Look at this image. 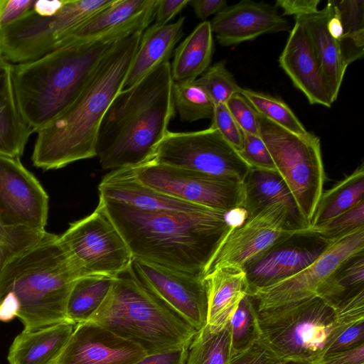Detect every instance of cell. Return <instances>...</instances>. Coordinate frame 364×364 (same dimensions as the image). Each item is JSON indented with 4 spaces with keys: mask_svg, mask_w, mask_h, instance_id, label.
<instances>
[{
    "mask_svg": "<svg viewBox=\"0 0 364 364\" xmlns=\"http://www.w3.org/2000/svg\"><path fill=\"white\" fill-rule=\"evenodd\" d=\"M146 355L136 343L88 321L75 325L55 364H134Z\"/></svg>",
    "mask_w": 364,
    "mask_h": 364,
    "instance_id": "cell-18",
    "label": "cell"
},
{
    "mask_svg": "<svg viewBox=\"0 0 364 364\" xmlns=\"http://www.w3.org/2000/svg\"><path fill=\"white\" fill-rule=\"evenodd\" d=\"M184 21L182 16L172 23H154L144 31L123 89L134 85L156 66L169 60L175 46L183 36Z\"/></svg>",
    "mask_w": 364,
    "mask_h": 364,
    "instance_id": "cell-26",
    "label": "cell"
},
{
    "mask_svg": "<svg viewBox=\"0 0 364 364\" xmlns=\"http://www.w3.org/2000/svg\"><path fill=\"white\" fill-rule=\"evenodd\" d=\"M58 241L80 277H117L131 267L134 259L100 200L90 215L70 223Z\"/></svg>",
    "mask_w": 364,
    "mask_h": 364,
    "instance_id": "cell-10",
    "label": "cell"
},
{
    "mask_svg": "<svg viewBox=\"0 0 364 364\" xmlns=\"http://www.w3.org/2000/svg\"><path fill=\"white\" fill-rule=\"evenodd\" d=\"M214 50L210 21H204L175 49L171 64L174 82L194 81L209 67Z\"/></svg>",
    "mask_w": 364,
    "mask_h": 364,
    "instance_id": "cell-29",
    "label": "cell"
},
{
    "mask_svg": "<svg viewBox=\"0 0 364 364\" xmlns=\"http://www.w3.org/2000/svg\"><path fill=\"white\" fill-rule=\"evenodd\" d=\"M158 0H114L65 36L55 49L124 31H144L155 18Z\"/></svg>",
    "mask_w": 364,
    "mask_h": 364,
    "instance_id": "cell-20",
    "label": "cell"
},
{
    "mask_svg": "<svg viewBox=\"0 0 364 364\" xmlns=\"http://www.w3.org/2000/svg\"><path fill=\"white\" fill-rule=\"evenodd\" d=\"M11 67L12 64L0 59V155L20 158L34 132L20 111Z\"/></svg>",
    "mask_w": 364,
    "mask_h": 364,
    "instance_id": "cell-28",
    "label": "cell"
},
{
    "mask_svg": "<svg viewBox=\"0 0 364 364\" xmlns=\"http://www.w3.org/2000/svg\"><path fill=\"white\" fill-rule=\"evenodd\" d=\"M364 291V252L341 265L317 290L321 298L335 310Z\"/></svg>",
    "mask_w": 364,
    "mask_h": 364,
    "instance_id": "cell-32",
    "label": "cell"
},
{
    "mask_svg": "<svg viewBox=\"0 0 364 364\" xmlns=\"http://www.w3.org/2000/svg\"><path fill=\"white\" fill-rule=\"evenodd\" d=\"M190 0H158L156 13L155 24L163 26L176 16L188 4Z\"/></svg>",
    "mask_w": 364,
    "mask_h": 364,
    "instance_id": "cell-50",
    "label": "cell"
},
{
    "mask_svg": "<svg viewBox=\"0 0 364 364\" xmlns=\"http://www.w3.org/2000/svg\"><path fill=\"white\" fill-rule=\"evenodd\" d=\"M65 0L36 1L33 11L41 16H50L56 14L64 5Z\"/></svg>",
    "mask_w": 364,
    "mask_h": 364,
    "instance_id": "cell-53",
    "label": "cell"
},
{
    "mask_svg": "<svg viewBox=\"0 0 364 364\" xmlns=\"http://www.w3.org/2000/svg\"><path fill=\"white\" fill-rule=\"evenodd\" d=\"M133 168L139 181L171 197L224 213L242 207L243 183L154 163Z\"/></svg>",
    "mask_w": 364,
    "mask_h": 364,
    "instance_id": "cell-12",
    "label": "cell"
},
{
    "mask_svg": "<svg viewBox=\"0 0 364 364\" xmlns=\"http://www.w3.org/2000/svg\"><path fill=\"white\" fill-rule=\"evenodd\" d=\"M213 33L223 46L252 41L266 33L290 30L289 22L272 4L242 0L227 6L210 21Z\"/></svg>",
    "mask_w": 364,
    "mask_h": 364,
    "instance_id": "cell-19",
    "label": "cell"
},
{
    "mask_svg": "<svg viewBox=\"0 0 364 364\" xmlns=\"http://www.w3.org/2000/svg\"><path fill=\"white\" fill-rule=\"evenodd\" d=\"M143 33L139 31L119 40L100 61L75 100L37 132L31 156L35 166L56 169L97 156L100 123L123 89Z\"/></svg>",
    "mask_w": 364,
    "mask_h": 364,
    "instance_id": "cell-2",
    "label": "cell"
},
{
    "mask_svg": "<svg viewBox=\"0 0 364 364\" xmlns=\"http://www.w3.org/2000/svg\"><path fill=\"white\" fill-rule=\"evenodd\" d=\"M331 10V4L328 1L321 10L294 18L300 22L307 33L334 102L347 67L343 60L338 41L330 35L326 28Z\"/></svg>",
    "mask_w": 364,
    "mask_h": 364,
    "instance_id": "cell-25",
    "label": "cell"
},
{
    "mask_svg": "<svg viewBox=\"0 0 364 364\" xmlns=\"http://www.w3.org/2000/svg\"><path fill=\"white\" fill-rule=\"evenodd\" d=\"M210 127L216 129L223 137L238 152L243 146V132L233 119L226 104L215 105Z\"/></svg>",
    "mask_w": 364,
    "mask_h": 364,
    "instance_id": "cell-42",
    "label": "cell"
},
{
    "mask_svg": "<svg viewBox=\"0 0 364 364\" xmlns=\"http://www.w3.org/2000/svg\"><path fill=\"white\" fill-rule=\"evenodd\" d=\"M90 321L136 343L146 354L188 346L198 331L146 287L131 267L115 277L108 295Z\"/></svg>",
    "mask_w": 364,
    "mask_h": 364,
    "instance_id": "cell-6",
    "label": "cell"
},
{
    "mask_svg": "<svg viewBox=\"0 0 364 364\" xmlns=\"http://www.w3.org/2000/svg\"><path fill=\"white\" fill-rule=\"evenodd\" d=\"M100 196L122 202L143 210L191 213L209 209L162 193L139 181L134 168L115 169L98 186Z\"/></svg>",
    "mask_w": 364,
    "mask_h": 364,
    "instance_id": "cell-22",
    "label": "cell"
},
{
    "mask_svg": "<svg viewBox=\"0 0 364 364\" xmlns=\"http://www.w3.org/2000/svg\"><path fill=\"white\" fill-rule=\"evenodd\" d=\"M35 0H0V31L33 10Z\"/></svg>",
    "mask_w": 364,
    "mask_h": 364,
    "instance_id": "cell-46",
    "label": "cell"
},
{
    "mask_svg": "<svg viewBox=\"0 0 364 364\" xmlns=\"http://www.w3.org/2000/svg\"><path fill=\"white\" fill-rule=\"evenodd\" d=\"M341 20L343 35L338 42L343 60L348 68L364 54V1L331 0Z\"/></svg>",
    "mask_w": 364,
    "mask_h": 364,
    "instance_id": "cell-33",
    "label": "cell"
},
{
    "mask_svg": "<svg viewBox=\"0 0 364 364\" xmlns=\"http://www.w3.org/2000/svg\"><path fill=\"white\" fill-rule=\"evenodd\" d=\"M320 0H277L274 6L283 10V15L294 17L316 13Z\"/></svg>",
    "mask_w": 364,
    "mask_h": 364,
    "instance_id": "cell-49",
    "label": "cell"
},
{
    "mask_svg": "<svg viewBox=\"0 0 364 364\" xmlns=\"http://www.w3.org/2000/svg\"><path fill=\"white\" fill-rule=\"evenodd\" d=\"M364 227V201L316 229H309L328 243Z\"/></svg>",
    "mask_w": 364,
    "mask_h": 364,
    "instance_id": "cell-40",
    "label": "cell"
},
{
    "mask_svg": "<svg viewBox=\"0 0 364 364\" xmlns=\"http://www.w3.org/2000/svg\"><path fill=\"white\" fill-rule=\"evenodd\" d=\"M146 163L168 165L240 183L251 168L211 127L190 132L168 131Z\"/></svg>",
    "mask_w": 364,
    "mask_h": 364,
    "instance_id": "cell-11",
    "label": "cell"
},
{
    "mask_svg": "<svg viewBox=\"0 0 364 364\" xmlns=\"http://www.w3.org/2000/svg\"><path fill=\"white\" fill-rule=\"evenodd\" d=\"M80 278L58 241L49 233L11 259L0 272V301L9 292L19 303L17 317L23 331L65 321L68 297Z\"/></svg>",
    "mask_w": 364,
    "mask_h": 364,
    "instance_id": "cell-5",
    "label": "cell"
},
{
    "mask_svg": "<svg viewBox=\"0 0 364 364\" xmlns=\"http://www.w3.org/2000/svg\"><path fill=\"white\" fill-rule=\"evenodd\" d=\"M231 357L260 340L257 309L252 297L246 294L229 321Z\"/></svg>",
    "mask_w": 364,
    "mask_h": 364,
    "instance_id": "cell-35",
    "label": "cell"
},
{
    "mask_svg": "<svg viewBox=\"0 0 364 364\" xmlns=\"http://www.w3.org/2000/svg\"><path fill=\"white\" fill-rule=\"evenodd\" d=\"M188 346L163 353L146 354L134 364H186Z\"/></svg>",
    "mask_w": 364,
    "mask_h": 364,
    "instance_id": "cell-47",
    "label": "cell"
},
{
    "mask_svg": "<svg viewBox=\"0 0 364 364\" xmlns=\"http://www.w3.org/2000/svg\"><path fill=\"white\" fill-rule=\"evenodd\" d=\"M19 311V303L15 295L7 293L0 301V321H10L17 317Z\"/></svg>",
    "mask_w": 364,
    "mask_h": 364,
    "instance_id": "cell-52",
    "label": "cell"
},
{
    "mask_svg": "<svg viewBox=\"0 0 364 364\" xmlns=\"http://www.w3.org/2000/svg\"><path fill=\"white\" fill-rule=\"evenodd\" d=\"M364 166L362 163L349 176L321 194L310 222L318 228L364 201Z\"/></svg>",
    "mask_w": 364,
    "mask_h": 364,
    "instance_id": "cell-30",
    "label": "cell"
},
{
    "mask_svg": "<svg viewBox=\"0 0 364 364\" xmlns=\"http://www.w3.org/2000/svg\"><path fill=\"white\" fill-rule=\"evenodd\" d=\"M225 104L243 132L259 135L257 112L246 97L240 93H236Z\"/></svg>",
    "mask_w": 364,
    "mask_h": 364,
    "instance_id": "cell-43",
    "label": "cell"
},
{
    "mask_svg": "<svg viewBox=\"0 0 364 364\" xmlns=\"http://www.w3.org/2000/svg\"><path fill=\"white\" fill-rule=\"evenodd\" d=\"M135 32L114 33L58 48L34 60L12 64L17 102L33 132L60 115L78 97L115 43Z\"/></svg>",
    "mask_w": 364,
    "mask_h": 364,
    "instance_id": "cell-4",
    "label": "cell"
},
{
    "mask_svg": "<svg viewBox=\"0 0 364 364\" xmlns=\"http://www.w3.org/2000/svg\"><path fill=\"white\" fill-rule=\"evenodd\" d=\"M362 343H364V319L355 321L343 329L328 346L323 356L350 350Z\"/></svg>",
    "mask_w": 364,
    "mask_h": 364,
    "instance_id": "cell-44",
    "label": "cell"
},
{
    "mask_svg": "<svg viewBox=\"0 0 364 364\" xmlns=\"http://www.w3.org/2000/svg\"><path fill=\"white\" fill-rule=\"evenodd\" d=\"M48 196L19 158L0 155V219L36 231H46Z\"/></svg>",
    "mask_w": 364,
    "mask_h": 364,
    "instance_id": "cell-16",
    "label": "cell"
},
{
    "mask_svg": "<svg viewBox=\"0 0 364 364\" xmlns=\"http://www.w3.org/2000/svg\"><path fill=\"white\" fill-rule=\"evenodd\" d=\"M240 93L247 99L257 113L272 122L299 135L309 133L281 99L247 88H241Z\"/></svg>",
    "mask_w": 364,
    "mask_h": 364,
    "instance_id": "cell-37",
    "label": "cell"
},
{
    "mask_svg": "<svg viewBox=\"0 0 364 364\" xmlns=\"http://www.w3.org/2000/svg\"><path fill=\"white\" fill-rule=\"evenodd\" d=\"M328 245L309 228L276 243L243 268L247 294L251 295L298 274L319 257Z\"/></svg>",
    "mask_w": 364,
    "mask_h": 364,
    "instance_id": "cell-15",
    "label": "cell"
},
{
    "mask_svg": "<svg viewBox=\"0 0 364 364\" xmlns=\"http://www.w3.org/2000/svg\"><path fill=\"white\" fill-rule=\"evenodd\" d=\"M259 135L309 226L323 193L325 171L320 139L293 133L257 113Z\"/></svg>",
    "mask_w": 364,
    "mask_h": 364,
    "instance_id": "cell-8",
    "label": "cell"
},
{
    "mask_svg": "<svg viewBox=\"0 0 364 364\" xmlns=\"http://www.w3.org/2000/svg\"><path fill=\"white\" fill-rule=\"evenodd\" d=\"M75 327L65 321L34 331L23 330L9 348V364H55Z\"/></svg>",
    "mask_w": 364,
    "mask_h": 364,
    "instance_id": "cell-24",
    "label": "cell"
},
{
    "mask_svg": "<svg viewBox=\"0 0 364 364\" xmlns=\"http://www.w3.org/2000/svg\"><path fill=\"white\" fill-rule=\"evenodd\" d=\"M238 154L251 168L276 170L272 156L259 135L243 132V146Z\"/></svg>",
    "mask_w": 364,
    "mask_h": 364,
    "instance_id": "cell-41",
    "label": "cell"
},
{
    "mask_svg": "<svg viewBox=\"0 0 364 364\" xmlns=\"http://www.w3.org/2000/svg\"><path fill=\"white\" fill-rule=\"evenodd\" d=\"M230 358L229 323L218 331H212L206 325L192 338L186 364H228Z\"/></svg>",
    "mask_w": 364,
    "mask_h": 364,
    "instance_id": "cell-34",
    "label": "cell"
},
{
    "mask_svg": "<svg viewBox=\"0 0 364 364\" xmlns=\"http://www.w3.org/2000/svg\"><path fill=\"white\" fill-rule=\"evenodd\" d=\"M279 63L311 105L331 107L333 102L309 38L296 19L279 55Z\"/></svg>",
    "mask_w": 364,
    "mask_h": 364,
    "instance_id": "cell-21",
    "label": "cell"
},
{
    "mask_svg": "<svg viewBox=\"0 0 364 364\" xmlns=\"http://www.w3.org/2000/svg\"><path fill=\"white\" fill-rule=\"evenodd\" d=\"M173 83L167 60L115 96L97 138V156L103 169L136 167L150 159L176 112Z\"/></svg>",
    "mask_w": 364,
    "mask_h": 364,
    "instance_id": "cell-3",
    "label": "cell"
},
{
    "mask_svg": "<svg viewBox=\"0 0 364 364\" xmlns=\"http://www.w3.org/2000/svg\"><path fill=\"white\" fill-rule=\"evenodd\" d=\"M363 252L364 227L329 243L319 257L298 274L251 294L256 309H266L316 296L318 289L341 265Z\"/></svg>",
    "mask_w": 364,
    "mask_h": 364,
    "instance_id": "cell-14",
    "label": "cell"
},
{
    "mask_svg": "<svg viewBox=\"0 0 364 364\" xmlns=\"http://www.w3.org/2000/svg\"><path fill=\"white\" fill-rule=\"evenodd\" d=\"M243 188L242 207L248 215H255L273 204L283 203L289 208L300 230L309 228L291 191L276 170L250 168L243 181Z\"/></svg>",
    "mask_w": 364,
    "mask_h": 364,
    "instance_id": "cell-27",
    "label": "cell"
},
{
    "mask_svg": "<svg viewBox=\"0 0 364 364\" xmlns=\"http://www.w3.org/2000/svg\"><path fill=\"white\" fill-rule=\"evenodd\" d=\"M133 257L203 277L205 267L230 228L226 213L143 210L100 196Z\"/></svg>",
    "mask_w": 364,
    "mask_h": 364,
    "instance_id": "cell-1",
    "label": "cell"
},
{
    "mask_svg": "<svg viewBox=\"0 0 364 364\" xmlns=\"http://www.w3.org/2000/svg\"><path fill=\"white\" fill-rule=\"evenodd\" d=\"M114 279L115 277L101 275L76 279L66 303V321L77 325L90 321L106 299Z\"/></svg>",
    "mask_w": 364,
    "mask_h": 364,
    "instance_id": "cell-31",
    "label": "cell"
},
{
    "mask_svg": "<svg viewBox=\"0 0 364 364\" xmlns=\"http://www.w3.org/2000/svg\"><path fill=\"white\" fill-rule=\"evenodd\" d=\"M301 230L283 203L273 204L248 215L242 225L230 228L225 233L209 260L203 277L220 267L243 269L272 245Z\"/></svg>",
    "mask_w": 364,
    "mask_h": 364,
    "instance_id": "cell-13",
    "label": "cell"
},
{
    "mask_svg": "<svg viewBox=\"0 0 364 364\" xmlns=\"http://www.w3.org/2000/svg\"><path fill=\"white\" fill-rule=\"evenodd\" d=\"M280 364H307L306 363L294 360H284Z\"/></svg>",
    "mask_w": 364,
    "mask_h": 364,
    "instance_id": "cell-54",
    "label": "cell"
},
{
    "mask_svg": "<svg viewBox=\"0 0 364 364\" xmlns=\"http://www.w3.org/2000/svg\"><path fill=\"white\" fill-rule=\"evenodd\" d=\"M49 235L9 225L0 219V272L11 259L38 244Z\"/></svg>",
    "mask_w": 364,
    "mask_h": 364,
    "instance_id": "cell-38",
    "label": "cell"
},
{
    "mask_svg": "<svg viewBox=\"0 0 364 364\" xmlns=\"http://www.w3.org/2000/svg\"><path fill=\"white\" fill-rule=\"evenodd\" d=\"M283 360L260 339L249 348L232 356L228 364H280Z\"/></svg>",
    "mask_w": 364,
    "mask_h": 364,
    "instance_id": "cell-45",
    "label": "cell"
},
{
    "mask_svg": "<svg viewBox=\"0 0 364 364\" xmlns=\"http://www.w3.org/2000/svg\"><path fill=\"white\" fill-rule=\"evenodd\" d=\"M260 339L282 360L312 364L352 323L318 296L257 310Z\"/></svg>",
    "mask_w": 364,
    "mask_h": 364,
    "instance_id": "cell-7",
    "label": "cell"
},
{
    "mask_svg": "<svg viewBox=\"0 0 364 364\" xmlns=\"http://www.w3.org/2000/svg\"><path fill=\"white\" fill-rule=\"evenodd\" d=\"M114 0H65L54 15L33 9L0 31V59L11 64L36 60L52 52L69 33Z\"/></svg>",
    "mask_w": 364,
    "mask_h": 364,
    "instance_id": "cell-9",
    "label": "cell"
},
{
    "mask_svg": "<svg viewBox=\"0 0 364 364\" xmlns=\"http://www.w3.org/2000/svg\"><path fill=\"white\" fill-rule=\"evenodd\" d=\"M189 4L197 18L203 21L209 16L217 14L227 6L225 0H191Z\"/></svg>",
    "mask_w": 364,
    "mask_h": 364,
    "instance_id": "cell-51",
    "label": "cell"
},
{
    "mask_svg": "<svg viewBox=\"0 0 364 364\" xmlns=\"http://www.w3.org/2000/svg\"><path fill=\"white\" fill-rule=\"evenodd\" d=\"M195 82L208 94L215 105L226 103L240 87L234 75L227 69L222 60L210 66Z\"/></svg>",
    "mask_w": 364,
    "mask_h": 364,
    "instance_id": "cell-39",
    "label": "cell"
},
{
    "mask_svg": "<svg viewBox=\"0 0 364 364\" xmlns=\"http://www.w3.org/2000/svg\"><path fill=\"white\" fill-rule=\"evenodd\" d=\"M131 269L197 331L207 325L208 296L203 277L137 258L133 259Z\"/></svg>",
    "mask_w": 364,
    "mask_h": 364,
    "instance_id": "cell-17",
    "label": "cell"
},
{
    "mask_svg": "<svg viewBox=\"0 0 364 364\" xmlns=\"http://www.w3.org/2000/svg\"><path fill=\"white\" fill-rule=\"evenodd\" d=\"M312 364H364V343L350 350L324 355Z\"/></svg>",
    "mask_w": 364,
    "mask_h": 364,
    "instance_id": "cell-48",
    "label": "cell"
},
{
    "mask_svg": "<svg viewBox=\"0 0 364 364\" xmlns=\"http://www.w3.org/2000/svg\"><path fill=\"white\" fill-rule=\"evenodd\" d=\"M208 296L207 325L218 331L225 327L241 299L247 284L242 269L225 267L213 269L203 277Z\"/></svg>",
    "mask_w": 364,
    "mask_h": 364,
    "instance_id": "cell-23",
    "label": "cell"
},
{
    "mask_svg": "<svg viewBox=\"0 0 364 364\" xmlns=\"http://www.w3.org/2000/svg\"><path fill=\"white\" fill-rule=\"evenodd\" d=\"M173 97L175 111L181 121L192 122L212 118L215 104L195 80L174 82Z\"/></svg>",
    "mask_w": 364,
    "mask_h": 364,
    "instance_id": "cell-36",
    "label": "cell"
}]
</instances>
